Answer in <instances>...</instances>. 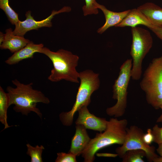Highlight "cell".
<instances>
[{
    "instance_id": "7c38bea8",
    "label": "cell",
    "mask_w": 162,
    "mask_h": 162,
    "mask_svg": "<svg viewBox=\"0 0 162 162\" xmlns=\"http://www.w3.org/2000/svg\"><path fill=\"white\" fill-rule=\"evenodd\" d=\"M2 42L0 44L2 50L8 49L11 53H15L24 47L30 41L28 39L15 35L10 28L7 29Z\"/></svg>"
},
{
    "instance_id": "9a60e30c",
    "label": "cell",
    "mask_w": 162,
    "mask_h": 162,
    "mask_svg": "<svg viewBox=\"0 0 162 162\" xmlns=\"http://www.w3.org/2000/svg\"><path fill=\"white\" fill-rule=\"evenodd\" d=\"M97 7L100 9L103 12L106 19L104 24L98 29V32L102 34L109 28L115 26L120 23L130 11V10L119 12H115L107 9L103 5L97 2L96 4Z\"/></svg>"
},
{
    "instance_id": "4316f807",
    "label": "cell",
    "mask_w": 162,
    "mask_h": 162,
    "mask_svg": "<svg viewBox=\"0 0 162 162\" xmlns=\"http://www.w3.org/2000/svg\"><path fill=\"white\" fill-rule=\"evenodd\" d=\"M156 150L158 154L160 156H162V142L158 144V147Z\"/></svg>"
},
{
    "instance_id": "52a82bcc",
    "label": "cell",
    "mask_w": 162,
    "mask_h": 162,
    "mask_svg": "<svg viewBox=\"0 0 162 162\" xmlns=\"http://www.w3.org/2000/svg\"><path fill=\"white\" fill-rule=\"evenodd\" d=\"M132 60L127 59L121 66L117 78L112 86V98L117 100L113 106L107 108V114L110 116L117 118L123 116L127 106V89L130 78Z\"/></svg>"
},
{
    "instance_id": "44dd1931",
    "label": "cell",
    "mask_w": 162,
    "mask_h": 162,
    "mask_svg": "<svg viewBox=\"0 0 162 162\" xmlns=\"http://www.w3.org/2000/svg\"><path fill=\"white\" fill-rule=\"evenodd\" d=\"M85 5L82 8L84 16L98 13V8L96 5L97 2L95 0H85Z\"/></svg>"
},
{
    "instance_id": "8fae6325",
    "label": "cell",
    "mask_w": 162,
    "mask_h": 162,
    "mask_svg": "<svg viewBox=\"0 0 162 162\" xmlns=\"http://www.w3.org/2000/svg\"><path fill=\"white\" fill-rule=\"evenodd\" d=\"M75 128V134L72 138L68 152L78 156L82 154L91 139L83 126L76 124Z\"/></svg>"
},
{
    "instance_id": "f1b7e54d",
    "label": "cell",
    "mask_w": 162,
    "mask_h": 162,
    "mask_svg": "<svg viewBox=\"0 0 162 162\" xmlns=\"http://www.w3.org/2000/svg\"><path fill=\"white\" fill-rule=\"evenodd\" d=\"M160 109H161L162 111V105L160 106ZM156 122L157 123H162V113L157 119Z\"/></svg>"
},
{
    "instance_id": "8992f818",
    "label": "cell",
    "mask_w": 162,
    "mask_h": 162,
    "mask_svg": "<svg viewBox=\"0 0 162 162\" xmlns=\"http://www.w3.org/2000/svg\"><path fill=\"white\" fill-rule=\"evenodd\" d=\"M132 42L130 55L132 58L131 78L138 80L142 73V61L149 52L153 44V39L150 32L140 27H132Z\"/></svg>"
},
{
    "instance_id": "484cf974",
    "label": "cell",
    "mask_w": 162,
    "mask_h": 162,
    "mask_svg": "<svg viewBox=\"0 0 162 162\" xmlns=\"http://www.w3.org/2000/svg\"><path fill=\"white\" fill-rule=\"evenodd\" d=\"M97 156H102L105 157H116L118 155L117 154H114L108 153H98L97 154Z\"/></svg>"
},
{
    "instance_id": "7402d4cb",
    "label": "cell",
    "mask_w": 162,
    "mask_h": 162,
    "mask_svg": "<svg viewBox=\"0 0 162 162\" xmlns=\"http://www.w3.org/2000/svg\"><path fill=\"white\" fill-rule=\"evenodd\" d=\"M76 156L70 153L59 152L57 153L56 162H76Z\"/></svg>"
},
{
    "instance_id": "603a6c76",
    "label": "cell",
    "mask_w": 162,
    "mask_h": 162,
    "mask_svg": "<svg viewBox=\"0 0 162 162\" xmlns=\"http://www.w3.org/2000/svg\"><path fill=\"white\" fill-rule=\"evenodd\" d=\"M154 136V142L159 144L162 142V127H159L157 124H155L152 129Z\"/></svg>"
},
{
    "instance_id": "ffe728a7",
    "label": "cell",
    "mask_w": 162,
    "mask_h": 162,
    "mask_svg": "<svg viewBox=\"0 0 162 162\" xmlns=\"http://www.w3.org/2000/svg\"><path fill=\"white\" fill-rule=\"evenodd\" d=\"M0 8L5 12L12 24L15 25L20 21L18 14L10 7L8 0H0Z\"/></svg>"
},
{
    "instance_id": "f546056e",
    "label": "cell",
    "mask_w": 162,
    "mask_h": 162,
    "mask_svg": "<svg viewBox=\"0 0 162 162\" xmlns=\"http://www.w3.org/2000/svg\"><path fill=\"white\" fill-rule=\"evenodd\" d=\"M4 34H3L2 32H0V44L2 42L4 39Z\"/></svg>"
},
{
    "instance_id": "83f0119b",
    "label": "cell",
    "mask_w": 162,
    "mask_h": 162,
    "mask_svg": "<svg viewBox=\"0 0 162 162\" xmlns=\"http://www.w3.org/2000/svg\"><path fill=\"white\" fill-rule=\"evenodd\" d=\"M154 162H162V156L159 157L158 156L155 157L153 160Z\"/></svg>"
},
{
    "instance_id": "4fadbf2b",
    "label": "cell",
    "mask_w": 162,
    "mask_h": 162,
    "mask_svg": "<svg viewBox=\"0 0 162 162\" xmlns=\"http://www.w3.org/2000/svg\"><path fill=\"white\" fill-rule=\"evenodd\" d=\"M44 47L42 44H36L30 41L24 47L15 52L5 61L7 64L12 65L20 62L29 58H32L35 53L39 52L40 50Z\"/></svg>"
},
{
    "instance_id": "6da1fadb",
    "label": "cell",
    "mask_w": 162,
    "mask_h": 162,
    "mask_svg": "<svg viewBox=\"0 0 162 162\" xmlns=\"http://www.w3.org/2000/svg\"><path fill=\"white\" fill-rule=\"evenodd\" d=\"M12 82L16 87L8 86L6 88L9 98L10 106L14 105L13 110L22 115L28 116L33 112L42 119V115L36 107L37 104H48L50 102L49 98L40 91L34 89L32 82L24 84L16 79Z\"/></svg>"
},
{
    "instance_id": "d4e9b609",
    "label": "cell",
    "mask_w": 162,
    "mask_h": 162,
    "mask_svg": "<svg viewBox=\"0 0 162 162\" xmlns=\"http://www.w3.org/2000/svg\"><path fill=\"white\" fill-rule=\"evenodd\" d=\"M148 28L162 41V28H158L153 25Z\"/></svg>"
},
{
    "instance_id": "ac0fdd59",
    "label": "cell",
    "mask_w": 162,
    "mask_h": 162,
    "mask_svg": "<svg viewBox=\"0 0 162 162\" xmlns=\"http://www.w3.org/2000/svg\"><path fill=\"white\" fill-rule=\"evenodd\" d=\"M146 157L144 151L141 149H132L126 152L122 158L123 162H144L143 159Z\"/></svg>"
},
{
    "instance_id": "5bb4252c",
    "label": "cell",
    "mask_w": 162,
    "mask_h": 162,
    "mask_svg": "<svg viewBox=\"0 0 162 162\" xmlns=\"http://www.w3.org/2000/svg\"><path fill=\"white\" fill-rule=\"evenodd\" d=\"M138 9L152 25L162 28V8L154 3L148 2L139 6Z\"/></svg>"
},
{
    "instance_id": "e0dca14e",
    "label": "cell",
    "mask_w": 162,
    "mask_h": 162,
    "mask_svg": "<svg viewBox=\"0 0 162 162\" xmlns=\"http://www.w3.org/2000/svg\"><path fill=\"white\" fill-rule=\"evenodd\" d=\"M9 98L3 88L0 86V121L4 127L3 130L14 126H9L7 122V112L10 106Z\"/></svg>"
},
{
    "instance_id": "277c9868",
    "label": "cell",
    "mask_w": 162,
    "mask_h": 162,
    "mask_svg": "<svg viewBox=\"0 0 162 162\" xmlns=\"http://www.w3.org/2000/svg\"><path fill=\"white\" fill-rule=\"evenodd\" d=\"M99 74L87 69L79 73L80 83L78 88L75 102L71 110L63 112L59 115V119L64 126L71 125L74 115L81 107L88 106L91 103V97L100 86Z\"/></svg>"
},
{
    "instance_id": "5b68a950",
    "label": "cell",
    "mask_w": 162,
    "mask_h": 162,
    "mask_svg": "<svg viewBox=\"0 0 162 162\" xmlns=\"http://www.w3.org/2000/svg\"><path fill=\"white\" fill-rule=\"evenodd\" d=\"M148 103L154 109L162 105V56L153 58L145 70L140 82Z\"/></svg>"
},
{
    "instance_id": "7a4b0ae2",
    "label": "cell",
    "mask_w": 162,
    "mask_h": 162,
    "mask_svg": "<svg viewBox=\"0 0 162 162\" xmlns=\"http://www.w3.org/2000/svg\"><path fill=\"white\" fill-rule=\"evenodd\" d=\"M128 124L126 119L112 118L107 121L105 130L96 134L81 154L84 161L93 162L96 153L104 148L115 144L122 145L125 138Z\"/></svg>"
},
{
    "instance_id": "30bf717a",
    "label": "cell",
    "mask_w": 162,
    "mask_h": 162,
    "mask_svg": "<svg viewBox=\"0 0 162 162\" xmlns=\"http://www.w3.org/2000/svg\"><path fill=\"white\" fill-rule=\"evenodd\" d=\"M78 116L75 124L83 126L86 129L98 131L102 133L106 127L107 121L106 118L96 116L91 113L84 106L78 111Z\"/></svg>"
},
{
    "instance_id": "3957f363",
    "label": "cell",
    "mask_w": 162,
    "mask_h": 162,
    "mask_svg": "<svg viewBox=\"0 0 162 162\" xmlns=\"http://www.w3.org/2000/svg\"><path fill=\"white\" fill-rule=\"evenodd\" d=\"M39 53L47 56L51 61L53 68L48 79L56 82L62 80L79 83V73L76 70L79 57L69 51L61 49L56 52L51 51L49 49L43 47Z\"/></svg>"
},
{
    "instance_id": "ba28073f",
    "label": "cell",
    "mask_w": 162,
    "mask_h": 162,
    "mask_svg": "<svg viewBox=\"0 0 162 162\" xmlns=\"http://www.w3.org/2000/svg\"><path fill=\"white\" fill-rule=\"evenodd\" d=\"M145 133L140 128L135 125L127 129L126 134L122 146L116 148V152L122 158L127 151L132 149H141L145 152L148 161L153 162V159L158 156L155 153V147L150 146L144 142L143 137Z\"/></svg>"
},
{
    "instance_id": "9c48e42d",
    "label": "cell",
    "mask_w": 162,
    "mask_h": 162,
    "mask_svg": "<svg viewBox=\"0 0 162 162\" xmlns=\"http://www.w3.org/2000/svg\"><path fill=\"white\" fill-rule=\"evenodd\" d=\"M71 8L68 6H64L58 11H52L50 15L46 18L40 21H36L31 15L30 11L26 13V19L23 21L20 20L16 24L13 31L14 34L23 37L28 31L32 30H38L44 27H50L52 26L51 22L54 16L58 14L64 12H68Z\"/></svg>"
},
{
    "instance_id": "cb8c5ba5",
    "label": "cell",
    "mask_w": 162,
    "mask_h": 162,
    "mask_svg": "<svg viewBox=\"0 0 162 162\" xmlns=\"http://www.w3.org/2000/svg\"><path fill=\"white\" fill-rule=\"evenodd\" d=\"M143 140L148 145L154 142V136L152 132V129L148 128L146 134H145L143 137Z\"/></svg>"
},
{
    "instance_id": "2e32d148",
    "label": "cell",
    "mask_w": 162,
    "mask_h": 162,
    "mask_svg": "<svg viewBox=\"0 0 162 162\" xmlns=\"http://www.w3.org/2000/svg\"><path fill=\"white\" fill-rule=\"evenodd\" d=\"M139 25L147 26L148 28L152 26L143 14L137 8L130 10V11L122 20L116 27H136Z\"/></svg>"
},
{
    "instance_id": "d6986e66",
    "label": "cell",
    "mask_w": 162,
    "mask_h": 162,
    "mask_svg": "<svg viewBox=\"0 0 162 162\" xmlns=\"http://www.w3.org/2000/svg\"><path fill=\"white\" fill-rule=\"evenodd\" d=\"M27 148L26 154L30 157L31 162H42V152L44 149V146L42 145L39 146L38 145L34 147L29 143L26 145Z\"/></svg>"
}]
</instances>
